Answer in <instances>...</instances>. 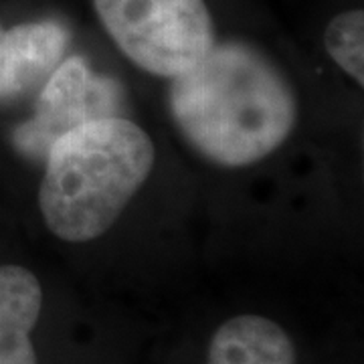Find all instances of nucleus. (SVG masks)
<instances>
[{
	"mask_svg": "<svg viewBox=\"0 0 364 364\" xmlns=\"http://www.w3.org/2000/svg\"><path fill=\"white\" fill-rule=\"evenodd\" d=\"M156 160L150 136L126 117H97L57 138L45 156L39 208L69 243L102 237L142 188Z\"/></svg>",
	"mask_w": 364,
	"mask_h": 364,
	"instance_id": "obj_2",
	"label": "nucleus"
},
{
	"mask_svg": "<svg viewBox=\"0 0 364 364\" xmlns=\"http://www.w3.org/2000/svg\"><path fill=\"white\" fill-rule=\"evenodd\" d=\"M93 9L117 49L158 77L188 71L215 45L205 0H93Z\"/></svg>",
	"mask_w": 364,
	"mask_h": 364,
	"instance_id": "obj_3",
	"label": "nucleus"
},
{
	"mask_svg": "<svg viewBox=\"0 0 364 364\" xmlns=\"http://www.w3.org/2000/svg\"><path fill=\"white\" fill-rule=\"evenodd\" d=\"M324 45L332 61L358 85L364 83V13L346 11L326 26Z\"/></svg>",
	"mask_w": 364,
	"mask_h": 364,
	"instance_id": "obj_8",
	"label": "nucleus"
},
{
	"mask_svg": "<svg viewBox=\"0 0 364 364\" xmlns=\"http://www.w3.org/2000/svg\"><path fill=\"white\" fill-rule=\"evenodd\" d=\"M67 47V28L53 21L0 28V100L9 102L43 85Z\"/></svg>",
	"mask_w": 364,
	"mask_h": 364,
	"instance_id": "obj_5",
	"label": "nucleus"
},
{
	"mask_svg": "<svg viewBox=\"0 0 364 364\" xmlns=\"http://www.w3.org/2000/svg\"><path fill=\"white\" fill-rule=\"evenodd\" d=\"M41 306L37 275L21 265H0V364H37L31 332Z\"/></svg>",
	"mask_w": 364,
	"mask_h": 364,
	"instance_id": "obj_6",
	"label": "nucleus"
},
{
	"mask_svg": "<svg viewBox=\"0 0 364 364\" xmlns=\"http://www.w3.org/2000/svg\"><path fill=\"white\" fill-rule=\"evenodd\" d=\"M170 112L200 156L241 168L286 142L296 128L298 102L265 53L243 41H225L172 77Z\"/></svg>",
	"mask_w": 364,
	"mask_h": 364,
	"instance_id": "obj_1",
	"label": "nucleus"
},
{
	"mask_svg": "<svg viewBox=\"0 0 364 364\" xmlns=\"http://www.w3.org/2000/svg\"><path fill=\"white\" fill-rule=\"evenodd\" d=\"M207 364H296V348L279 324L243 314L215 332Z\"/></svg>",
	"mask_w": 364,
	"mask_h": 364,
	"instance_id": "obj_7",
	"label": "nucleus"
},
{
	"mask_svg": "<svg viewBox=\"0 0 364 364\" xmlns=\"http://www.w3.org/2000/svg\"><path fill=\"white\" fill-rule=\"evenodd\" d=\"M116 83L93 77L87 63L73 55L63 59L43 83L33 119L14 130V146L28 158L47 156L57 138L87 119L114 117Z\"/></svg>",
	"mask_w": 364,
	"mask_h": 364,
	"instance_id": "obj_4",
	"label": "nucleus"
}]
</instances>
